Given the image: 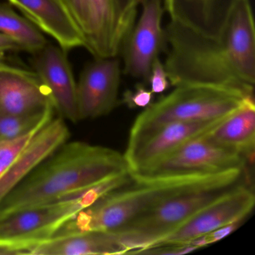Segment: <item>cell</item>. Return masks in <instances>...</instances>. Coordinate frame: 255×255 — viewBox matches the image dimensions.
<instances>
[{
	"mask_svg": "<svg viewBox=\"0 0 255 255\" xmlns=\"http://www.w3.org/2000/svg\"><path fill=\"white\" fill-rule=\"evenodd\" d=\"M204 136L212 144L236 152L249 159L255 153V98H246Z\"/></svg>",
	"mask_w": 255,
	"mask_h": 255,
	"instance_id": "obj_16",
	"label": "cell"
},
{
	"mask_svg": "<svg viewBox=\"0 0 255 255\" xmlns=\"http://www.w3.org/2000/svg\"><path fill=\"white\" fill-rule=\"evenodd\" d=\"M255 204V192L249 183H244L198 212L151 247L189 244L195 239L217 228L244 220L253 210Z\"/></svg>",
	"mask_w": 255,
	"mask_h": 255,
	"instance_id": "obj_9",
	"label": "cell"
},
{
	"mask_svg": "<svg viewBox=\"0 0 255 255\" xmlns=\"http://www.w3.org/2000/svg\"><path fill=\"white\" fill-rule=\"evenodd\" d=\"M147 83L150 85V90L153 95L163 93L171 86L164 64L159 58L156 59L152 66Z\"/></svg>",
	"mask_w": 255,
	"mask_h": 255,
	"instance_id": "obj_26",
	"label": "cell"
},
{
	"mask_svg": "<svg viewBox=\"0 0 255 255\" xmlns=\"http://www.w3.org/2000/svg\"><path fill=\"white\" fill-rule=\"evenodd\" d=\"M225 117L216 120L174 123L164 127L132 153L125 156L129 173L150 166L191 140L209 132Z\"/></svg>",
	"mask_w": 255,
	"mask_h": 255,
	"instance_id": "obj_13",
	"label": "cell"
},
{
	"mask_svg": "<svg viewBox=\"0 0 255 255\" xmlns=\"http://www.w3.org/2000/svg\"><path fill=\"white\" fill-rule=\"evenodd\" d=\"M95 31L86 48L95 58L116 57L122 39L119 31L116 0H92Z\"/></svg>",
	"mask_w": 255,
	"mask_h": 255,
	"instance_id": "obj_19",
	"label": "cell"
},
{
	"mask_svg": "<svg viewBox=\"0 0 255 255\" xmlns=\"http://www.w3.org/2000/svg\"><path fill=\"white\" fill-rule=\"evenodd\" d=\"M29 255H127V250L115 233L89 231L52 237L31 249Z\"/></svg>",
	"mask_w": 255,
	"mask_h": 255,
	"instance_id": "obj_17",
	"label": "cell"
},
{
	"mask_svg": "<svg viewBox=\"0 0 255 255\" xmlns=\"http://www.w3.org/2000/svg\"><path fill=\"white\" fill-rule=\"evenodd\" d=\"M33 66L50 92L55 111L73 123L80 122L77 83L67 52L59 45L47 44L33 55Z\"/></svg>",
	"mask_w": 255,
	"mask_h": 255,
	"instance_id": "obj_11",
	"label": "cell"
},
{
	"mask_svg": "<svg viewBox=\"0 0 255 255\" xmlns=\"http://www.w3.org/2000/svg\"><path fill=\"white\" fill-rule=\"evenodd\" d=\"M21 50L20 46L11 38L0 34V53Z\"/></svg>",
	"mask_w": 255,
	"mask_h": 255,
	"instance_id": "obj_29",
	"label": "cell"
},
{
	"mask_svg": "<svg viewBox=\"0 0 255 255\" xmlns=\"http://www.w3.org/2000/svg\"><path fill=\"white\" fill-rule=\"evenodd\" d=\"M219 174L133 181L132 186H122L98 198L62 225L53 237L89 231L113 232L165 200Z\"/></svg>",
	"mask_w": 255,
	"mask_h": 255,
	"instance_id": "obj_4",
	"label": "cell"
},
{
	"mask_svg": "<svg viewBox=\"0 0 255 255\" xmlns=\"http://www.w3.org/2000/svg\"><path fill=\"white\" fill-rule=\"evenodd\" d=\"M153 97L151 91L141 83L137 84L133 90L125 92L122 102L129 108H145L151 104Z\"/></svg>",
	"mask_w": 255,
	"mask_h": 255,
	"instance_id": "obj_25",
	"label": "cell"
},
{
	"mask_svg": "<svg viewBox=\"0 0 255 255\" xmlns=\"http://www.w3.org/2000/svg\"><path fill=\"white\" fill-rule=\"evenodd\" d=\"M198 248L191 244L165 245L141 249L134 255H181L198 250Z\"/></svg>",
	"mask_w": 255,
	"mask_h": 255,
	"instance_id": "obj_28",
	"label": "cell"
},
{
	"mask_svg": "<svg viewBox=\"0 0 255 255\" xmlns=\"http://www.w3.org/2000/svg\"><path fill=\"white\" fill-rule=\"evenodd\" d=\"M0 255H20L17 252L0 248Z\"/></svg>",
	"mask_w": 255,
	"mask_h": 255,
	"instance_id": "obj_30",
	"label": "cell"
},
{
	"mask_svg": "<svg viewBox=\"0 0 255 255\" xmlns=\"http://www.w3.org/2000/svg\"><path fill=\"white\" fill-rule=\"evenodd\" d=\"M165 71L171 86H202L254 97L255 27L250 0H240L217 36L170 18Z\"/></svg>",
	"mask_w": 255,
	"mask_h": 255,
	"instance_id": "obj_1",
	"label": "cell"
},
{
	"mask_svg": "<svg viewBox=\"0 0 255 255\" xmlns=\"http://www.w3.org/2000/svg\"><path fill=\"white\" fill-rule=\"evenodd\" d=\"M54 108L32 114L0 113V141L18 138L43 128L54 117Z\"/></svg>",
	"mask_w": 255,
	"mask_h": 255,
	"instance_id": "obj_21",
	"label": "cell"
},
{
	"mask_svg": "<svg viewBox=\"0 0 255 255\" xmlns=\"http://www.w3.org/2000/svg\"><path fill=\"white\" fill-rule=\"evenodd\" d=\"M164 7L167 13L169 12L171 10V0H163Z\"/></svg>",
	"mask_w": 255,
	"mask_h": 255,
	"instance_id": "obj_31",
	"label": "cell"
},
{
	"mask_svg": "<svg viewBox=\"0 0 255 255\" xmlns=\"http://www.w3.org/2000/svg\"><path fill=\"white\" fill-rule=\"evenodd\" d=\"M151 103L137 116L129 132L125 156L164 127L180 122L222 119L249 96L234 91L202 86H181Z\"/></svg>",
	"mask_w": 255,
	"mask_h": 255,
	"instance_id": "obj_6",
	"label": "cell"
},
{
	"mask_svg": "<svg viewBox=\"0 0 255 255\" xmlns=\"http://www.w3.org/2000/svg\"><path fill=\"white\" fill-rule=\"evenodd\" d=\"M0 34L15 41L21 50L33 55L48 44L41 31L7 4L0 3Z\"/></svg>",
	"mask_w": 255,
	"mask_h": 255,
	"instance_id": "obj_20",
	"label": "cell"
},
{
	"mask_svg": "<svg viewBox=\"0 0 255 255\" xmlns=\"http://www.w3.org/2000/svg\"><path fill=\"white\" fill-rule=\"evenodd\" d=\"M204 135L191 140L150 166L129 173L132 181H151L188 175H213L246 168L247 158L212 144Z\"/></svg>",
	"mask_w": 255,
	"mask_h": 255,
	"instance_id": "obj_7",
	"label": "cell"
},
{
	"mask_svg": "<svg viewBox=\"0 0 255 255\" xmlns=\"http://www.w3.org/2000/svg\"><path fill=\"white\" fill-rule=\"evenodd\" d=\"M4 53H0V67L3 63Z\"/></svg>",
	"mask_w": 255,
	"mask_h": 255,
	"instance_id": "obj_32",
	"label": "cell"
},
{
	"mask_svg": "<svg viewBox=\"0 0 255 255\" xmlns=\"http://www.w3.org/2000/svg\"><path fill=\"white\" fill-rule=\"evenodd\" d=\"M40 129H35L18 138L0 141V179L14 165Z\"/></svg>",
	"mask_w": 255,
	"mask_h": 255,
	"instance_id": "obj_23",
	"label": "cell"
},
{
	"mask_svg": "<svg viewBox=\"0 0 255 255\" xmlns=\"http://www.w3.org/2000/svg\"><path fill=\"white\" fill-rule=\"evenodd\" d=\"M83 36L86 46L95 31V14L92 0H58Z\"/></svg>",
	"mask_w": 255,
	"mask_h": 255,
	"instance_id": "obj_22",
	"label": "cell"
},
{
	"mask_svg": "<svg viewBox=\"0 0 255 255\" xmlns=\"http://www.w3.org/2000/svg\"><path fill=\"white\" fill-rule=\"evenodd\" d=\"M50 108H54L50 92L35 71L2 64L0 113L32 114Z\"/></svg>",
	"mask_w": 255,
	"mask_h": 255,
	"instance_id": "obj_12",
	"label": "cell"
},
{
	"mask_svg": "<svg viewBox=\"0 0 255 255\" xmlns=\"http://www.w3.org/2000/svg\"><path fill=\"white\" fill-rule=\"evenodd\" d=\"M243 221H239V222H233V223L228 224L225 226L221 227L214 230L212 232L208 233L199 238L195 239L193 241L191 242L189 244L195 246L198 249L206 247L209 245L216 243V242L220 241L225 237H228L231 233L234 232L237 228L241 225Z\"/></svg>",
	"mask_w": 255,
	"mask_h": 255,
	"instance_id": "obj_27",
	"label": "cell"
},
{
	"mask_svg": "<svg viewBox=\"0 0 255 255\" xmlns=\"http://www.w3.org/2000/svg\"><path fill=\"white\" fill-rule=\"evenodd\" d=\"M70 130L62 118H53L26 146L20 157L0 179V201L39 164L68 141Z\"/></svg>",
	"mask_w": 255,
	"mask_h": 255,
	"instance_id": "obj_14",
	"label": "cell"
},
{
	"mask_svg": "<svg viewBox=\"0 0 255 255\" xmlns=\"http://www.w3.org/2000/svg\"><path fill=\"white\" fill-rule=\"evenodd\" d=\"M240 0H171L170 18L205 35L217 36Z\"/></svg>",
	"mask_w": 255,
	"mask_h": 255,
	"instance_id": "obj_18",
	"label": "cell"
},
{
	"mask_svg": "<svg viewBox=\"0 0 255 255\" xmlns=\"http://www.w3.org/2000/svg\"><path fill=\"white\" fill-rule=\"evenodd\" d=\"M132 181L129 172L123 173L52 202L0 215V248L29 255L31 249L52 238L77 213Z\"/></svg>",
	"mask_w": 255,
	"mask_h": 255,
	"instance_id": "obj_5",
	"label": "cell"
},
{
	"mask_svg": "<svg viewBox=\"0 0 255 255\" xmlns=\"http://www.w3.org/2000/svg\"><path fill=\"white\" fill-rule=\"evenodd\" d=\"M144 0H116L122 44L136 20L138 8Z\"/></svg>",
	"mask_w": 255,
	"mask_h": 255,
	"instance_id": "obj_24",
	"label": "cell"
},
{
	"mask_svg": "<svg viewBox=\"0 0 255 255\" xmlns=\"http://www.w3.org/2000/svg\"><path fill=\"white\" fill-rule=\"evenodd\" d=\"M121 64L116 57L95 58L77 83L80 120L97 119L113 111L118 103Z\"/></svg>",
	"mask_w": 255,
	"mask_h": 255,
	"instance_id": "obj_10",
	"label": "cell"
},
{
	"mask_svg": "<svg viewBox=\"0 0 255 255\" xmlns=\"http://www.w3.org/2000/svg\"><path fill=\"white\" fill-rule=\"evenodd\" d=\"M141 14L122 44L124 72L147 83L152 66L167 50L163 0H144Z\"/></svg>",
	"mask_w": 255,
	"mask_h": 255,
	"instance_id": "obj_8",
	"label": "cell"
},
{
	"mask_svg": "<svg viewBox=\"0 0 255 255\" xmlns=\"http://www.w3.org/2000/svg\"><path fill=\"white\" fill-rule=\"evenodd\" d=\"M40 31L68 52L86 47V38L58 0H8Z\"/></svg>",
	"mask_w": 255,
	"mask_h": 255,
	"instance_id": "obj_15",
	"label": "cell"
},
{
	"mask_svg": "<svg viewBox=\"0 0 255 255\" xmlns=\"http://www.w3.org/2000/svg\"><path fill=\"white\" fill-rule=\"evenodd\" d=\"M246 183H249L246 168L222 173L165 200L113 233L127 255H134L151 247L198 212Z\"/></svg>",
	"mask_w": 255,
	"mask_h": 255,
	"instance_id": "obj_3",
	"label": "cell"
},
{
	"mask_svg": "<svg viewBox=\"0 0 255 255\" xmlns=\"http://www.w3.org/2000/svg\"><path fill=\"white\" fill-rule=\"evenodd\" d=\"M126 172L129 167L124 153L66 141L0 201V215L52 202Z\"/></svg>",
	"mask_w": 255,
	"mask_h": 255,
	"instance_id": "obj_2",
	"label": "cell"
}]
</instances>
